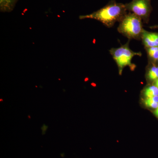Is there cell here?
I'll use <instances>...</instances> for the list:
<instances>
[{
    "instance_id": "cell-1",
    "label": "cell",
    "mask_w": 158,
    "mask_h": 158,
    "mask_svg": "<svg viewBox=\"0 0 158 158\" xmlns=\"http://www.w3.org/2000/svg\"><path fill=\"white\" fill-rule=\"evenodd\" d=\"M126 7L122 4L112 3L92 14L82 15L81 19H91L97 20L108 28L113 27L115 23L119 22L125 15Z\"/></svg>"
},
{
    "instance_id": "cell-2",
    "label": "cell",
    "mask_w": 158,
    "mask_h": 158,
    "mask_svg": "<svg viewBox=\"0 0 158 158\" xmlns=\"http://www.w3.org/2000/svg\"><path fill=\"white\" fill-rule=\"evenodd\" d=\"M118 31L129 39L141 40L144 32L142 19L133 13L126 15L119 21Z\"/></svg>"
},
{
    "instance_id": "cell-3",
    "label": "cell",
    "mask_w": 158,
    "mask_h": 158,
    "mask_svg": "<svg viewBox=\"0 0 158 158\" xmlns=\"http://www.w3.org/2000/svg\"><path fill=\"white\" fill-rule=\"evenodd\" d=\"M110 53L118 65L119 74L122 73L123 69L124 67L129 66L131 70H135L136 65L132 64L131 60L136 56H141V53L136 52L132 51L129 46V42L118 48H111Z\"/></svg>"
},
{
    "instance_id": "cell-4",
    "label": "cell",
    "mask_w": 158,
    "mask_h": 158,
    "mask_svg": "<svg viewBox=\"0 0 158 158\" xmlns=\"http://www.w3.org/2000/svg\"><path fill=\"white\" fill-rule=\"evenodd\" d=\"M128 9L133 14L141 18L145 23L148 20L151 11L150 5L148 0H133L127 6Z\"/></svg>"
},
{
    "instance_id": "cell-5",
    "label": "cell",
    "mask_w": 158,
    "mask_h": 158,
    "mask_svg": "<svg viewBox=\"0 0 158 158\" xmlns=\"http://www.w3.org/2000/svg\"><path fill=\"white\" fill-rule=\"evenodd\" d=\"M141 40L145 48L158 47V33H152L144 30Z\"/></svg>"
},
{
    "instance_id": "cell-6",
    "label": "cell",
    "mask_w": 158,
    "mask_h": 158,
    "mask_svg": "<svg viewBox=\"0 0 158 158\" xmlns=\"http://www.w3.org/2000/svg\"><path fill=\"white\" fill-rule=\"evenodd\" d=\"M148 59L152 63L156 64L158 59V47L145 48Z\"/></svg>"
},
{
    "instance_id": "cell-7",
    "label": "cell",
    "mask_w": 158,
    "mask_h": 158,
    "mask_svg": "<svg viewBox=\"0 0 158 158\" xmlns=\"http://www.w3.org/2000/svg\"><path fill=\"white\" fill-rule=\"evenodd\" d=\"M148 77L150 81H156L158 79V66L154 63H152V66L148 69Z\"/></svg>"
},
{
    "instance_id": "cell-8",
    "label": "cell",
    "mask_w": 158,
    "mask_h": 158,
    "mask_svg": "<svg viewBox=\"0 0 158 158\" xmlns=\"http://www.w3.org/2000/svg\"><path fill=\"white\" fill-rule=\"evenodd\" d=\"M144 94L148 98H152L154 96H158V88L155 85L150 86L145 89Z\"/></svg>"
},
{
    "instance_id": "cell-9",
    "label": "cell",
    "mask_w": 158,
    "mask_h": 158,
    "mask_svg": "<svg viewBox=\"0 0 158 158\" xmlns=\"http://www.w3.org/2000/svg\"><path fill=\"white\" fill-rule=\"evenodd\" d=\"M15 0H0L1 7L3 10L9 11L13 6Z\"/></svg>"
},
{
    "instance_id": "cell-10",
    "label": "cell",
    "mask_w": 158,
    "mask_h": 158,
    "mask_svg": "<svg viewBox=\"0 0 158 158\" xmlns=\"http://www.w3.org/2000/svg\"><path fill=\"white\" fill-rule=\"evenodd\" d=\"M153 100L155 102L158 103V96H154L152 98Z\"/></svg>"
},
{
    "instance_id": "cell-11",
    "label": "cell",
    "mask_w": 158,
    "mask_h": 158,
    "mask_svg": "<svg viewBox=\"0 0 158 158\" xmlns=\"http://www.w3.org/2000/svg\"><path fill=\"white\" fill-rule=\"evenodd\" d=\"M151 29H158V25H155L152 26V27H150Z\"/></svg>"
},
{
    "instance_id": "cell-12",
    "label": "cell",
    "mask_w": 158,
    "mask_h": 158,
    "mask_svg": "<svg viewBox=\"0 0 158 158\" xmlns=\"http://www.w3.org/2000/svg\"><path fill=\"white\" fill-rule=\"evenodd\" d=\"M155 86H156V87H157L158 88V79H157V80L155 81Z\"/></svg>"
},
{
    "instance_id": "cell-13",
    "label": "cell",
    "mask_w": 158,
    "mask_h": 158,
    "mask_svg": "<svg viewBox=\"0 0 158 158\" xmlns=\"http://www.w3.org/2000/svg\"><path fill=\"white\" fill-rule=\"evenodd\" d=\"M155 114L156 116L158 117V107L157 108L156 110L155 111Z\"/></svg>"
},
{
    "instance_id": "cell-14",
    "label": "cell",
    "mask_w": 158,
    "mask_h": 158,
    "mask_svg": "<svg viewBox=\"0 0 158 158\" xmlns=\"http://www.w3.org/2000/svg\"><path fill=\"white\" fill-rule=\"evenodd\" d=\"M156 62H157V63H158V59L157 61Z\"/></svg>"
}]
</instances>
